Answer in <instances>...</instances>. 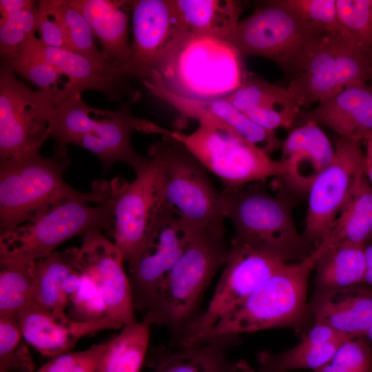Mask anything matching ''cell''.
<instances>
[{
  "label": "cell",
  "mask_w": 372,
  "mask_h": 372,
  "mask_svg": "<svg viewBox=\"0 0 372 372\" xmlns=\"http://www.w3.org/2000/svg\"><path fill=\"white\" fill-rule=\"evenodd\" d=\"M39 11L34 4L0 20V52L3 61L15 56L37 30Z\"/></svg>",
  "instance_id": "74e56055"
},
{
  "label": "cell",
  "mask_w": 372,
  "mask_h": 372,
  "mask_svg": "<svg viewBox=\"0 0 372 372\" xmlns=\"http://www.w3.org/2000/svg\"><path fill=\"white\" fill-rule=\"evenodd\" d=\"M200 163L223 183V189H234L269 177L281 176L280 161L254 148L238 136L209 121H200L189 134L173 132Z\"/></svg>",
  "instance_id": "8fae6325"
},
{
  "label": "cell",
  "mask_w": 372,
  "mask_h": 372,
  "mask_svg": "<svg viewBox=\"0 0 372 372\" xmlns=\"http://www.w3.org/2000/svg\"><path fill=\"white\" fill-rule=\"evenodd\" d=\"M150 325L145 318L124 325L106 342L96 372H139L147 353Z\"/></svg>",
  "instance_id": "1f68e13d"
},
{
  "label": "cell",
  "mask_w": 372,
  "mask_h": 372,
  "mask_svg": "<svg viewBox=\"0 0 372 372\" xmlns=\"http://www.w3.org/2000/svg\"><path fill=\"white\" fill-rule=\"evenodd\" d=\"M17 316H0V372H35Z\"/></svg>",
  "instance_id": "d590c367"
},
{
  "label": "cell",
  "mask_w": 372,
  "mask_h": 372,
  "mask_svg": "<svg viewBox=\"0 0 372 372\" xmlns=\"http://www.w3.org/2000/svg\"><path fill=\"white\" fill-rule=\"evenodd\" d=\"M148 152L161 164L163 205L193 230L225 231L223 194L186 147L165 135L150 145Z\"/></svg>",
  "instance_id": "ba28073f"
},
{
  "label": "cell",
  "mask_w": 372,
  "mask_h": 372,
  "mask_svg": "<svg viewBox=\"0 0 372 372\" xmlns=\"http://www.w3.org/2000/svg\"><path fill=\"white\" fill-rule=\"evenodd\" d=\"M313 122L333 131L338 136L364 142L372 136V85L347 87L311 110H301L295 125Z\"/></svg>",
  "instance_id": "603a6c76"
},
{
  "label": "cell",
  "mask_w": 372,
  "mask_h": 372,
  "mask_svg": "<svg viewBox=\"0 0 372 372\" xmlns=\"http://www.w3.org/2000/svg\"><path fill=\"white\" fill-rule=\"evenodd\" d=\"M365 262L364 285L372 287V242L365 247Z\"/></svg>",
  "instance_id": "7dc6e473"
},
{
  "label": "cell",
  "mask_w": 372,
  "mask_h": 372,
  "mask_svg": "<svg viewBox=\"0 0 372 372\" xmlns=\"http://www.w3.org/2000/svg\"><path fill=\"white\" fill-rule=\"evenodd\" d=\"M194 230L162 206L146 246L130 273L134 309L147 311L163 280L184 252Z\"/></svg>",
  "instance_id": "e0dca14e"
},
{
  "label": "cell",
  "mask_w": 372,
  "mask_h": 372,
  "mask_svg": "<svg viewBox=\"0 0 372 372\" xmlns=\"http://www.w3.org/2000/svg\"><path fill=\"white\" fill-rule=\"evenodd\" d=\"M132 105L123 103L116 110H99L85 103L81 95L72 96L53 107L49 116V135L54 138L55 147L74 144L89 150L101 161L104 172L121 161L137 173L148 163L149 157L134 149L133 132L170 136L173 131L134 116Z\"/></svg>",
  "instance_id": "7a4b0ae2"
},
{
  "label": "cell",
  "mask_w": 372,
  "mask_h": 372,
  "mask_svg": "<svg viewBox=\"0 0 372 372\" xmlns=\"http://www.w3.org/2000/svg\"><path fill=\"white\" fill-rule=\"evenodd\" d=\"M16 316L25 340L41 355L51 358L68 353L85 335L123 327L109 316L90 322L56 317L34 304Z\"/></svg>",
  "instance_id": "7402d4cb"
},
{
  "label": "cell",
  "mask_w": 372,
  "mask_h": 372,
  "mask_svg": "<svg viewBox=\"0 0 372 372\" xmlns=\"http://www.w3.org/2000/svg\"><path fill=\"white\" fill-rule=\"evenodd\" d=\"M300 19L327 33L340 31L336 0H278Z\"/></svg>",
  "instance_id": "60d3db41"
},
{
  "label": "cell",
  "mask_w": 372,
  "mask_h": 372,
  "mask_svg": "<svg viewBox=\"0 0 372 372\" xmlns=\"http://www.w3.org/2000/svg\"><path fill=\"white\" fill-rule=\"evenodd\" d=\"M90 23L102 48V53L114 68H122L131 52L129 21L132 1L68 0Z\"/></svg>",
  "instance_id": "83f0119b"
},
{
  "label": "cell",
  "mask_w": 372,
  "mask_h": 372,
  "mask_svg": "<svg viewBox=\"0 0 372 372\" xmlns=\"http://www.w3.org/2000/svg\"><path fill=\"white\" fill-rule=\"evenodd\" d=\"M78 248L54 251L30 263L34 304L59 318H68L66 309L81 282L76 268Z\"/></svg>",
  "instance_id": "4316f807"
},
{
  "label": "cell",
  "mask_w": 372,
  "mask_h": 372,
  "mask_svg": "<svg viewBox=\"0 0 372 372\" xmlns=\"http://www.w3.org/2000/svg\"><path fill=\"white\" fill-rule=\"evenodd\" d=\"M366 338L368 340L370 345H371V347L372 349V322L366 331V335H365Z\"/></svg>",
  "instance_id": "c3c4849f"
},
{
  "label": "cell",
  "mask_w": 372,
  "mask_h": 372,
  "mask_svg": "<svg viewBox=\"0 0 372 372\" xmlns=\"http://www.w3.org/2000/svg\"><path fill=\"white\" fill-rule=\"evenodd\" d=\"M226 99L242 113L256 108L302 107L298 96L291 87L275 85L249 72H247L240 86Z\"/></svg>",
  "instance_id": "d6a6232c"
},
{
  "label": "cell",
  "mask_w": 372,
  "mask_h": 372,
  "mask_svg": "<svg viewBox=\"0 0 372 372\" xmlns=\"http://www.w3.org/2000/svg\"><path fill=\"white\" fill-rule=\"evenodd\" d=\"M230 251L225 231L194 230L180 258L161 283L144 315L151 324L164 325L174 344L200 315L204 293Z\"/></svg>",
  "instance_id": "3957f363"
},
{
  "label": "cell",
  "mask_w": 372,
  "mask_h": 372,
  "mask_svg": "<svg viewBox=\"0 0 372 372\" xmlns=\"http://www.w3.org/2000/svg\"><path fill=\"white\" fill-rule=\"evenodd\" d=\"M14 72L40 90L55 91L62 75L57 68L37 52L28 41L13 58L3 61Z\"/></svg>",
  "instance_id": "8d00e7d4"
},
{
  "label": "cell",
  "mask_w": 372,
  "mask_h": 372,
  "mask_svg": "<svg viewBox=\"0 0 372 372\" xmlns=\"http://www.w3.org/2000/svg\"><path fill=\"white\" fill-rule=\"evenodd\" d=\"M68 307L69 308L68 317L78 322L96 321L108 316L105 304L96 288L84 275H83L79 287L71 298Z\"/></svg>",
  "instance_id": "b9f144b4"
},
{
  "label": "cell",
  "mask_w": 372,
  "mask_h": 372,
  "mask_svg": "<svg viewBox=\"0 0 372 372\" xmlns=\"http://www.w3.org/2000/svg\"><path fill=\"white\" fill-rule=\"evenodd\" d=\"M132 52L122 68L129 79L149 77L187 35L175 0L132 1Z\"/></svg>",
  "instance_id": "2e32d148"
},
{
  "label": "cell",
  "mask_w": 372,
  "mask_h": 372,
  "mask_svg": "<svg viewBox=\"0 0 372 372\" xmlns=\"http://www.w3.org/2000/svg\"><path fill=\"white\" fill-rule=\"evenodd\" d=\"M53 149L49 157L38 151L0 161L1 234L62 202L84 199L101 204L112 196V185L103 179L96 180L88 192L68 185L63 178L70 163L67 148Z\"/></svg>",
  "instance_id": "6da1fadb"
},
{
  "label": "cell",
  "mask_w": 372,
  "mask_h": 372,
  "mask_svg": "<svg viewBox=\"0 0 372 372\" xmlns=\"http://www.w3.org/2000/svg\"><path fill=\"white\" fill-rule=\"evenodd\" d=\"M0 316H16L34 304V280L29 265L0 264Z\"/></svg>",
  "instance_id": "e575fe53"
},
{
  "label": "cell",
  "mask_w": 372,
  "mask_h": 372,
  "mask_svg": "<svg viewBox=\"0 0 372 372\" xmlns=\"http://www.w3.org/2000/svg\"><path fill=\"white\" fill-rule=\"evenodd\" d=\"M362 143L337 136L331 162L309 191L302 236L312 251L326 239L350 191L364 173Z\"/></svg>",
  "instance_id": "9a60e30c"
},
{
  "label": "cell",
  "mask_w": 372,
  "mask_h": 372,
  "mask_svg": "<svg viewBox=\"0 0 372 372\" xmlns=\"http://www.w3.org/2000/svg\"><path fill=\"white\" fill-rule=\"evenodd\" d=\"M37 7L39 16L37 32L39 34L40 41L48 47L74 52L60 22Z\"/></svg>",
  "instance_id": "ee69618b"
},
{
  "label": "cell",
  "mask_w": 372,
  "mask_h": 372,
  "mask_svg": "<svg viewBox=\"0 0 372 372\" xmlns=\"http://www.w3.org/2000/svg\"><path fill=\"white\" fill-rule=\"evenodd\" d=\"M372 242V187L365 174L358 179L347 196L326 239L327 248L350 242L366 246Z\"/></svg>",
  "instance_id": "f546056e"
},
{
  "label": "cell",
  "mask_w": 372,
  "mask_h": 372,
  "mask_svg": "<svg viewBox=\"0 0 372 372\" xmlns=\"http://www.w3.org/2000/svg\"><path fill=\"white\" fill-rule=\"evenodd\" d=\"M189 35L216 38L230 43L242 12L234 0H175Z\"/></svg>",
  "instance_id": "f1b7e54d"
},
{
  "label": "cell",
  "mask_w": 372,
  "mask_h": 372,
  "mask_svg": "<svg viewBox=\"0 0 372 372\" xmlns=\"http://www.w3.org/2000/svg\"><path fill=\"white\" fill-rule=\"evenodd\" d=\"M123 261L115 244L102 231L91 230L83 235L81 247L77 250L76 268L96 288L107 316L124 326L137 320Z\"/></svg>",
  "instance_id": "ac0fdd59"
},
{
  "label": "cell",
  "mask_w": 372,
  "mask_h": 372,
  "mask_svg": "<svg viewBox=\"0 0 372 372\" xmlns=\"http://www.w3.org/2000/svg\"><path fill=\"white\" fill-rule=\"evenodd\" d=\"M280 187L289 196L304 197L316 178L330 164L334 146L320 125L306 122L295 126L282 141Z\"/></svg>",
  "instance_id": "44dd1931"
},
{
  "label": "cell",
  "mask_w": 372,
  "mask_h": 372,
  "mask_svg": "<svg viewBox=\"0 0 372 372\" xmlns=\"http://www.w3.org/2000/svg\"><path fill=\"white\" fill-rule=\"evenodd\" d=\"M353 339L318 323L302 335L296 347L279 353L261 351L257 353L258 369L244 360L238 362L240 372H289L296 369H315L327 363L336 350Z\"/></svg>",
  "instance_id": "484cf974"
},
{
  "label": "cell",
  "mask_w": 372,
  "mask_h": 372,
  "mask_svg": "<svg viewBox=\"0 0 372 372\" xmlns=\"http://www.w3.org/2000/svg\"><path fill=\"white\" fill-rule=\"evenodd\" d=\"M143 83L156 97L165 101L179 114L178 124L188 118L209 121L238 136L246 143L270 156L280 149L282 141L275 131L266 130L251 121L226 98L194 100L178 96L161 83L156 70Z\"/></svg>",
  "instance_id": "ffe728a7"
},
{
  "label": "cell",
  "mask_w": 372,
  "mask_h": 372,
  "mask_svg": "<svg viewBox=\"0 0 372 372\" xmlns=\"http://www.w3.org/2000/svg\"><path fill=\"white\" fill-rule=\"evenodd\" d=\"M57 90H33L1 63L0 161L39 151L50 136L49 116Z\"/></svg>",
  "instance_id": "7c38bea8"
},
{
  "label": "cell",
  "mask_w": 372,
  "mask_h": 372,
  "mask_svg": "<svg viewBox=\"0 0 372 372\" xmlns=\"http://www.w3.org/2000/svg\"><path fill=\"white\" fill-rule=\"evenodd\" d=\"M366 149L364 152V174L372 187V136L364 141Z\"/></svg>",
  "instance_id": "bcb514c9"
},
{
  "label": "cell",
  "mask_w": 372,
  "mask_h": 372,
  "mask_svg": "<svg viewBox=\"0 0 372 372\" xmlns=\"http://www.w3.org/2000/svg\"><path fill=\"white\" fill-rule=\"evenodd\" d=\"M28 41L68 78L63 87L56 93V104L87 90L99 91L110 101L121 105L133 104L141 97V94L131 85L130 79L122 68L101 65L74 52L46 46L36 36Z\"/></svg>",
  "instance_id": "d6986e66"
},
{
  "label": "cell",
  "mask_w": 372,
  "mask_h": 372,
  "mask_svg": "<svg viewBox=\"0 0 372 372\" xmlns=\"http://www.w3.org/2000/svg\"><path fill=\"white\" fill-rule=\"evenodd\" d=\"M319 257L315 249L302 262L285 263L245 300L235 305L206 335L207 338L289 328L302 335L314 324L307 293Z\"/></svg>",
  "instance_id": "277c9868"
},
{
  "label": "cell",
  "mask_w": 372,
  "mask_h": 372,
  "mask_svg": "<svg viewBox=\"0 0 372 372\" xmlns=\"http://www.w3.org/2000/svg\"><path fill=\"white\" fill-rule=\"evenodd\" d=\"M242 56L230 43L216 38L187 35L156 71L163 85L194 100L227 98L247 73Z\"/></svg>",
  "instance_id": "8992f818"
},
{
  "label": "cell",
  "mask_w": 372,
  "mask_h": 372,
  "mask_svg": "<svg viewBox=\"0 0 372 372\" xmlns=\"http://www.w3.org/2000/svg\"><path fill=\"white\" fill-rule=\"evenodd\" d=\"M106 342L81 351L68 352L51 358L35 372H96Z\"/></svg>",
  "instance_id": "7bdbcfd3"
},
{
  "label": "cell",
  "mask_w": 372,
  "mask_h": 372,
  "mask_svg": "<svg viewBox=\"0 0 372 372\" xmlns=\"http://www.w3.org/2000/svg\"><path fill=\"white\" fill-rule=\"evenodd\" d=\"M38 6L60 22L74 52L101 65L114 68L98 48L94 34L87 19L79 10L70 6L67 1H40Z\"/></svg>",
  "instance_id": "836d02e7"
},
{
  "label": "cell",
  "mask_w": 372,
  "mask_h": 372,
  "mask_svg": "<svg viewBox=\"0 0 372 372\" xmlns=\"http://www.w3.org/2000/svg\"><path fill=\"white\" fill-rule=\"evenodd\" d=\"M326 34L300 19L278 0L268 1L239 22L230 43L243 57L270 59L291 80Z\"/></svg>",
  "instance_id": "9c48e42d"
},
{
  "label": "cell",
  "mask_w": 372,
  "mask_h": 372,
  "mask_svg": "<svg viewBox=\"0 0 372 372\" xmlns=\"http://www.w3.org/2000/svg\"><path fill=\"white\" fill-rule=\"evenodd\" d=\"M221 192L225 218L234 228L230 245H247L285 262H300L311 254L296 227L290 196L271 194L265 181Z\"/></svg>",
  "instance_id": "5b68a950"
},
{
  "label": "cell",
  "mask_w": 372,
  "mask_h": 372,
  "mask_svg": "<svg viewBox=\"0 0 372 372\" xmlns=\"http://www.w3.org/2000/svg\"><path fill=\"white\" fill-rule=\"evenodd\" d=\"M285 263L247 245H230L225 269L208 307L172 346L190 347L200 343L222 316Z\"/></svg>",
  "instance_id": "5bb4252c"
},
{
  "label": "cell",
  "mask_w": 372,
  "mask_h": 372,
  "mask_svg": "<svg viewBox=\"0 0 372 372\" xmlns=\"http://www.w3.org/2000/svg\"><path fill=\"white\" fill-rule=\"evenodd\" d=\"M314 372H372V349L366 337L343 343L331 360Z\"/></svg>",
  "instance_id": "ab89813d"
},
{
  "label": "cell",
  "mask_w": 372,
  "mask_h": 372,
  "mask_svg": "<svg viewBox=\"0 0 372 372\" xmlns=\"http://www.w3.org/2000/svg\"><path fill=\"white\" fill-rule=\"evenodd\" d=\"M357 84L372 85V50L339 31L323 36L289 87L307 108Z\"/></svg>",
  "instance_id": "30bf717a"
},
{
  "label": "cell",
  "mask_w": 372,
  "mask_h": 372,
  "mask_svg": "<svg viewBox=\"0 0 372 372\" xmlns=\"http://www.w3.org/2000/svg\"><path fill=\"white\" fill-rule=\"evenodd\" d=\"M35 3L30 0H1V16L6 17L27 8Z\"/></svg>",
  "instance_id": "f6af8a7d"
},
{
  "label": "cell",
  "mask_w": 372,
  "mask_h": 372,
  "mask_svg": "<svg viewBox=\"0 0 372 372\" xmlns=\"http://www.w3.org/2000/svg\"><path fill=\"white\" fill-rule=\"evenodd\" d=\"M309 304L314 323L351 338L365 337L372 322V287L364 284L317 291Z\"/></svg>",
  "instance_id": "d4e9b609"
},
{
  "label": "cell",
  "mask_w": 372,
  "mask_h": 372,
  "mask_svg": "<svg viewBox=\"0 0 372 372\" xmlns=\"http://www.w3.org/2000/svg\"><path fill=\"white\" fill-rule=\"evenodd\" d=\"M365 247L344 242L316 248L320 253L313 268L316 292L364 284Z\"/></svg>",
  "instance_id": "4dcf8cb0"
},
{
  "label": "cell",
  "mask_w": 372,
  "mask_h": 372,
  "mask_svg": "<svg viewBox=\"0 0 372 372\" xmlns=\"http://www.w3.org/2000/svg\"><path fill=\"white\" fill-rule=\"evenodd\" d=\"M149 162L128 183L114 179V243L131 273L142 254L163 206L162 167L158 158L148 152Z\"/></svg>",
  "instance_id": "4fadbf2b"
},
{
  "label": "cell",
  "mask_w": 372,
  "mask_h": 372,
  "mask_svg": "<svg viewBox=\"0 0 372 372\" xmlns=\"http://www.w3.org/2000/svg\"><path fill=\"white\" fill-rule=\"evenodd\" d=\"M240 343L239 335L224 334L190 347L154 345L146 363L152 372H240L238 362L227 357L228 350Z\"/></svg>",
  "instance_id": "cb8c5ba5"
},
{
  "label": "cell",
  "mask_w": 372,
  "mask_h": 372,
  "mask_svg": "<svg viewBox=\"0 0 372 372\" xmlns=\"http://www.w3.org/2000/svg\"><path fill=\"white\" fill-rule=\"evenodd\" d=\"M340 32L372 50V0H336Z\"/></svg>",
  "instance_id": "f35d334b"
},
{
  "label": "cell",
  "mask_w": 372,
  "mask_h": 372,
  "mask_svg": "<svg viewBox=\"0 0 372 372\" xmlns=\"http://www.w3.org/2000/svg\"><path fill=\"white\" fill-rule=\"evenodd\" d=\"M71 199L53 205L12 231L0 236V264L30 265L58 246L91 230L113 229L115 194L101 204Z\"/></svg>",
  "instance_id": "52a82bcc"
}]
</instances>
